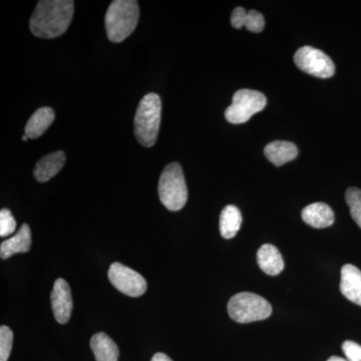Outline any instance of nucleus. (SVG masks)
<instances>
[{
  "mask_svg": "<svg viewBox=\"0 0 361 361\" xmlns=\"http://www.w3.org/2000/svg\"><path fill=\"white\" fill-rule=\"evenodd\" d=\"M73 11L75 2L73 0H42L30 18V30L40 39L61 37L71 25Z\"/></svg>",
  "mask_w": 361,
  "mask_h": 361,
  "instance_id": "obj_1",
  "label": "nucleus"
},
{
  "mask_svg": "<svg viewBox=\"0 0 361 361\" xmlns=\"http://www.w3.org/2000/svg\"><path fill=\"white\" fill-rule=\"evenodd\" d=\"M140 18L139 4L135 0H115L106 14V30L111 42H122L137 27Z\"/></svg>",
  "mask_w": 361,
  "mask_h": 361,
  "instance_id": "obj_2",
  "label": "nucleus"
},
{
  "mask_svg": "<svg viewBox=\"0 0 361 361\" xmlns=\"http://www.w3.org/2000/svg\"><path fill=\"white\" fill-rule=\"evenodd\" d=\"M161 115L160 97L154 92L146 94L137 106L135 116V135L144 147H153L158 139Z\"/></svg>",
  "mask_w": 361,
  "mask_h": 361,
  "instance_id": "obj_3",
  "label": "nucleus"
},
{
  "mask_svg": "<svg viewBox=\"0 0 361 361\" xmlns=\"http://www.w3.org/2000/svg\"><path fill=\"white\" fill-rule=\"evenodd\" d=\"M159 196L168 210L180 211L188 200V189L180 164L171 163L164 169L159 180Z\"/></svg>",
  "mask_w": 361,
  "mask_h": 361,
  "instance_id": "obj_4",
  "label": "nucleus"
},
{
  "mask_svg": "<svg viewBox=\"0 0 361 361\" xmlns=\"http://www.w3.org/2000/svg\"><path fill=\"white\" fill-rule=\"evenodd\" d=\"M228 313L234 322L250 323L260 322L272 314V307L263 297L250 292H241L230 299Z\"/></svg>",
  "mask_w": 361,
  "mask_h": 361,
  "instance_id": "obj_5",
  "label": "nucleus"
},
{
  "mask_svg": "<svg viewBox=\"0 0 361 361\" xmlns=\"http://www.w3.org/2000/svg\"><path fill=\"white\" fill-rule=\"evenodd\" d=\"M267 99L262 92L253 90H240L233 96V103L225 111L228 122L239 125L250 120L252 116L264 110Z\"/></svg>",
  "mask_w": 361,
  "mask_h": 361,
  "instance_id": "obj_6",
  "label": "nucleus"
},
{
  "mask_svg": "<svg viewBox=\"0 0 361 361\" xmlns=\"http://www.w3.org/2000/svg\"><path fill=\"white\" fill-rule=\"evenodd\" d=\"M294 63L299 70L320 78H329L336 73V66L324 52L311 47H303L296 51Z\"/></svg>",
  "mask_w": 361,
  "mask_h": 361,
  "instance_id": "obj_7",
  "label": "nucleus"
},
{
  "mask_svg": "<svg viewBox=\"0 0 361 361\" xmlns=\"http://www.w3.org/2000/svg\"><path fill=\"white\" fill-rule=\"evenodd\" d=\"M108 276L116 289L130 297L144 295L148 286L141 274L118 262L111 265Z\"/></svg>",
  "mask_w": 361,
  "mask_h": 361,
  "instance_id": "obj_8",
  "label": "nucleus"
},
{
  "mask_svg": "<svg viewBox=\"0 0 361 361\" xmlns=\"http://www.w3.org/2000/svg\"><path fill=\"white\" fill-rule=\"evenodd\" d=\"M51 308L54 318L61 324L70 320L73 302L70 285L63 278L56 280L51 294Z\"/></svg>",
  "mask_w": 361,
  "mask_h": 361,
  "instance_id": "obj_9",
  "label": "nucleus"
},
{
  "mask_svg": "<svg viewBox=\"0 0 361 361\" xmlns=\"http://www.w3.org/2000/svg\"><path fill=\"white\" fill-rule=\"evenodd\" d=\"M341 291L349 301L361 306V271L355 265L341 268Z\"/></svg>",
  "mask_w": 361,
  "mask_h": 361,
  "instance_id": "obj_10",
  "label": "nucleus"
},
{
  "mask_svg": "<svg viewBox=\"0 0 361 361\" xmlns=\"http://www.w3.org/2000/svg\"><path fill=\"white\" fill-rule=\"evenodd\" d=\"M301 217L306 224L316 229L330 227L334 223V212L327 204L313 203L306 206L301 213Z\"/></svg>",
  "mask_w": 361,
  "mask_h": 361,
  "instance_id": "obj_11",
  "label": "nucleus"
},
{
  "mask_svg": "<svg viewBox=\"0 0 361 361\" xmlns=\"http://www.w3.org/2000/svg\"><path fill=\"white\" fill-rule=\"evenodd\" d=\"M66 160L63 151L54 152L40 159L35 165L33 175L40 183L49 182L63 169Z\"/></svg>",
  "mask_w": 361,
  "mask_h": 361,
  "instance_id": "obj_12",
  "label": "nucleus"
},
{
  "mask_svg": "<svg viewBox=\"0 0 361 361\" xmlns=\"http://www.w3.org/2000/svg\"><path fill=\"white\" fill-rule=\"evenodd\" d=\"M32 247V232L27 224L21 225L20 229L11 238L4 240L0 246V257L8 259L14 254L26 253Z\"/></svg>",
  "mask_w": 361,
  "mask_h": 361,
  "instance_id": "obj_13",
  "label": "nucleus"
},
{
  "mask_svg": "<svg viewBox=\"0 0 361 361\" xmlns=\"http://www.w3.org/2000/svg\"><path fill=\"white\" fill-rule=\"evenodd\" d=\"M257 263L260 269L270 276H276L284 269V260L276 247L264 244L257 252Z\"/></svg>",
  "mask_w": 361,
  "mask_h": 361,
  "instance_id": "obj_14",
  "label": "nucleus"
},
{
  "mask_svg": "<svg viewBox=\"0 0 361 361\" xmlns=\"http://www.w3.org/2000/svg\"><path fill=\"white\" fill-rule=\"evenodd\" d=\"M264 154L276 167H281L284 164L293 161L298 155V149L293 142L287 141H274L265 147Z\"/></svg>",
  "mask_w": 361,
  "mask_h": 361,
  "instance_id": "obj_15",
  "label": "nucleus"
},
{
  "mask_svg": "<svg viewBox=\"0 0 361 361\" xmlns=\"http://www.w3.org/2000/svg\"><path fill=\"white\" fill-rule=\"evenodd\" d=\"M90 348L97 361H118L120 350L108 334L99 332L90 339Z\"/></svg>",
  "mask_w": 361,
  "mask_h": 361,
  "instance_id": "obj_16",
  "label": "nucleus"
},
{
  "mask_svg": "<svg viewBox=\"0 0 361 361\" xmlns=\"http://www.w3.org/2000/svg\"><path fill=\"white\" fill-rule=\"evenodd\" d=\"M54 111L49 106H44L35 111L25 126V135L30 139H37L44 134L45 130L54 123Z\"/></svg>",
  "mask_w": 361,
  "mask_h": 361,
  "instance_id": "obj_17",
  "label": "nucleus"
},
{
  "mask_svg": "<svg viewBox=\"0 0 361 361\" xmlns=\"http://www.w3.org/2000/svg\"><path fill=\"white\" fill-rule=\"evenodd\" d=\"M241 224L242 215L239 209L236 206H226L220 215V233L223 238H234Z\"/></svg>",
  "mask_w": 361,
  "mask_h": 361,
  "instance_id": "obj_18",
  "label": "nucleus"
},
{
  "mask_svg": "<svg viewBox=\"0 0 361 361\" xmlns=\"http://www.w3.org/2000/svg\"><path fill=\"white\" fill-rule=\"evenodd\" d=\"M346 203L350 209V215L361 228V190L349 188L345 194Z\"/></svg>",
  "mask_w": 361,
  "mask_h": 361,
  "instance_id": "obj_19",
  "label": "nucleus"
},
{
  "mask_svg": "<svg viewBox=\"0 0 361 361\" xmlns=\"http://www.w3.org/2000/svg\"><path fill=\"white\" fill-rule=\"evenodd\" d=\"M13 332L6 325L0 327V361L8 360L13 349Z\"/></svg>",
  "mask_w": 361,
  "mask_h": 361,
  "instance_id": "obj_20",
  "label": "nucleus"
},
{
  "mask_svg": "<svg viewBox=\"0 0 361 361\" xmlns=\"http://www.w3.org/2000/svg\"><path fill=\"white\" fill-rule=\"evenodd\" d=\"M16 229V221L8 209L0 211V236L7 237Z\"/></svg>",
  "mask_w": 361,
  "mask_h": 361,
  "instance_id": "obj_21",
  "label": "nucleus"
},
{
  "mask_svg": "<svg viewBox=\"0 0 361 361\" xmlns=\"http://www.w3.org/2000/svg\"><path fill=\"white\" fill-rule=\"evenodd\" d=\"M244 26L252 32H261L264 30V16L256 11H248Z\"/></svg>",
  "mask_w": 361,
  "mask_h": 361,
  "instance_id": "obj_22",
  "label": "nucleus"
},
{
  "mask_svg": "<svg viewBox=\"0 0 361 361\" xmlns=\"http://www.w3.org/2000/svg\"><path fill=\"white\" fill-rule=\"evenodd\" d=\"M342 350L348 361H361V345L356 342L344 341L342 344Z\"/></svg>",
  "mask_w": 361,
  "mask_h": 361,
  "instance_id": "obj_23",
  "label": "nucleus"
},
{
  "mask_svg": "<svg viewBox=\"0 0 361 361\" xmlns=\"http://www.w3.org/2000/svg\"><path fill=\"white\" fill-rule=\"evenodd\" d=\"M246 16L247 13L243 7L235 8L231 16V25L233 27L237 28V30L243 27L244 25H245Z\"/></svg>",
  "mask_w": 361,
  "mask_h": 361,
  "instance_id": "obj_24",
  "label": "nucleus"
},
{
  "mask_svg": "<svg viewBox=\"0 0 361 361\" xmlns=\"http://www.w3.org/2000/svg\"><path fill=\"white\" fill-rule=\"evenodd\" d=\"M151 361H173L170 357L165 353H156L155 355L153 356Z\"/></svg>",
  "mask_w": 361,
  "mask_h": 361,
  "instance_id": "obj_25",
  "label": "nucleus"
},
{
  "mask_svg": "<svg viewBox=\"0 0 361 361\" xmlns=\"http://www.w3.org/2000/svg\"><path fill=\"white\" fill-rule=\"evenodd\" d=\"M327 361H348V360H344V358L339 357V356H331V357L329 358Z\"/></svg>",
  "mask_w": 361,
  "mask_h": 361,
  "instance_id": "obj_26",
  "label": "nucleus"
},
{
  "mask_svg": "<svg viewBox=\"0 0 361 361\" xmlns=\"http://www.w3.org/2000/svg\"><path fill=\"white\" fill-rule=\"evenodd\" d=\"M28 139H30V137H28L27 135H23V141L26 142V141H27Z\"/></svg>",
  "mask_w": 361,
  "mask_h": 361,
  "instance_id": "obj_27",
  "label": "nucleus"
}]
</instances>
